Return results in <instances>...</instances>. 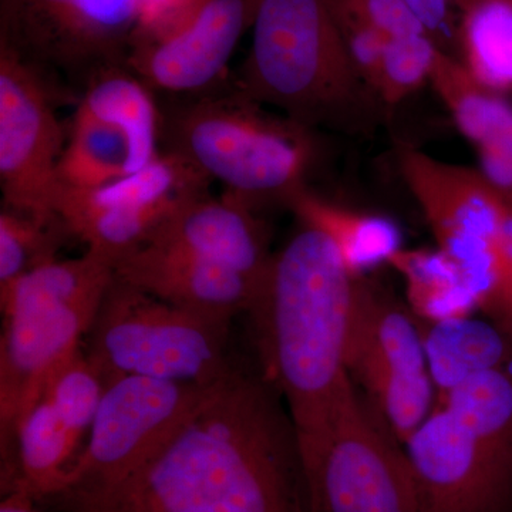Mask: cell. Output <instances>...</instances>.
<instances>
[{
    "label": "cell",
    "instance_id": "4316f807",
    "mask_svg": "<svg viewBox=\"0 0 512 512\" xmlns=\"http://www.w3.org/2000/svg\"><path fill=\"white\" fill-rule=\"evenodd\" d=\"M70 231L62 220L40 221L3 208L0 212V289L56 261Z\"/></svg>",
    "mask_w": 512,
    "mask_h": 512
},
{
    "label": "cell",
    "instance_id": "6da1fadb",
    "mask_svg": "<svg viewBox=\"0 0 512 512\" xmlns=\"http://www.w3.org/2000/svg\"><path fill=\"white\" fill-rule=\"evenodd\" d=\"M264 376L235 365L143 466L64 494L70 512H308L291 414Z\"/></svg>",
    "mask_w": 512,
    "mask_h": 512
},
{
    "label": "cell",
    "instance_id": "277c9868",
    "mask_svg": "<svg viewBox=\"0 0 512 512\" xmlns=\"http://www.w3.org/2000/svg\"><path fill=\"white\" fill-rule=\"evenodd\" d=\"M161 141L255 210L266 201L288 204L306 188L315 160L308 126L271 116L237 89L181 97L161 109Z\"/></svg>",
    "mask_w": 512,
    "mask_h": 512
},
{
    "label": "cell",
    "instance_id": "7402d4cb",
    "mask_svg": "<svg viewBox=\"0 0 512 512\" xmlns=\"http://www.w3.org/2000/svg\"><path fill=\"white\" fill-rule=\"evenodd\" d=\"M430 84L477 154L512 147V104L476 82L460 60L441 50Z\"/></svg>",
    "mask_w": 512,
    "mask_h": 512
},
{
    "label": "cell",
    "instance_id": "f1b7e54d",
    "mask_svg": "<svg viewBox=\"0 0 512 512\" xmlns=\"http://www.w3.org/2000/svg\"><path fill=\"white\" fill-rule=\"evenodd\" d=\"M441 52L429 33L387 40L373 93L386 106H397L430 83Z\"/></svg>",
    "mask_w": 512,
    "mask_h": 512
},
{
    "label": "cell",
    "instance_id": "4dcf8cb0",
    "mask_svg": "<svg viewBox=\"0 0 512 512\" xmlns=\"http://www.w3.org/2000/svg\"><path fill=\"white\" fill-rule=\"evenodd\" d=\"M335 2L355 13L389 39L429 33L404 0H335Z\"/></svg>",
    "mask_w": 512,
    "mask_h": 512
},
{
    "label": "cell",
    "instance_id": "7c38bea8",
    "mask_svg": "<svg viewBox=\"0 0 512 512\" xmlns=\"http://www.w3.org/2000/svg\"><path fill=\"white\" fill-rule=\"evenodd\" d=\"M103 296L37 306L3 318L0 338V444L2 474L13 460L15 430L40 399L49 376L82 348Z\"/></svg>",
    "mask_w": 512,
    "mask_h": 512
},
{
    "label": "cell",
    "instance_id": "9c48e42d",
    "mask_svg": "<svg viewBox=\"0 0 512 512\" xmlns=\"http://www.w3.org/2000/svg\"><path fill=\"white\" fill-rule=\"evenodd\" d=\"M146 0H0V43L37 69L83 74L126 64Z\"/></svg>",
    "mask_w": 512,
    "mask_h": 512
},
{
    "label": "cell",
    "instance_id": "484cf974",
    "mask_svg": "<svg viewBox=\"0 0 512 512\" xmlns=\"http://www.w3.org/2000/svg\"><path fill=\"white\" fill-rule=\"evenodd\" d=\"M127 174L128 144L124 134L76 110L59 163L62 187L90 190Z\"/></svg>",
    "mask_w": 512,
    "mask_h": 512
},
{
    "label": "cell",
    "instance_id": "ffe728a7",
    "mask_svg": "<svg viewBox=\"0 0 512 512\" xmlns=\"http://www.w3.org/2000/svg\"><path fill=\"white\" fill-rule=\"evenodd\" d=\"M80 440L67 429L45 397L20 419L10 470L2 476L3 495L25 491L47 501L62 490Z\"/></svg>",
    "mask_w": 512,
    "mask_h": 512
},
{
    "label": "cell",
    "instance_id": "3957f363",
    "mask_svg": "<svg viewBox=\"0 0 512 512\" xmlns=\"http://www.w3.org/2000/svg\"><path fill=\"white\" fill-rule=\"evenodd\" d=\"M404 448L420 512H512V370L458 384Z\"/></svg>",
    "mask_w": 512,
    "mask_h": 512
},
{
    "label": "cell",
    "instance_id": "83f0119b",
    "mask_svg": "<svg viewBox=\"0 0 512 512\" xmlns=\"http://www.w3.org/2000/svg\"><path fill=\"white\" fill-rule=\"evenodd\" d=\"M107 383L86 350L79 348L53 370L42 397L52 404L67 429L82 441L84 433L92 429Z\"/></svg>",
    "mask_w": 512,
    "mask_h": 512
},
{
    "label": "cell",
    "instance_id": "ba28073f",
    "mask_svg": "<svg viewBox=\"0 0 512 512\" xmlns=\"http://www.w3.org/2000/svg\"><path fill=\"white\" fill-rule=\"evenodd\" d=\"M211 386L144 376L110 380L89 440L55 497L119 484L173 436Z\"/></svg>",
    "mask_w": 512,
    "mask_h": 512
},
{
    "label": "cell",
    "instance_id": "5bb4252c",
    "mask_svg": "<svg viewBox=\"0 0 512 512\" xmlns=\"http://www.w3.org/2000/svg\"><path fill=\"white\" fill-rule=\"evenodd\" d=\"M146 245L187 252L255 282L272 258L268 232L255 208L227 192L187 198L154 229Z\"/></svg>",
    "mask_w": 512,
    "mask_h": 512
},
{
    "label": "cell",
    "instance_id": "5b68a950",
    "mask_svg": "<svg viewBox=\"0 0 512 512\" xmlns=\"http://www.w3.org/2000/svg\"><path fill=\"white\" fill-rule=\"evenodd\" d=\"M360 87L332 0H258L242 96L309 127L346 109Z\"/></svg>",
    "mask_w": 512,
    "mask_h": 512
},
{
    "label": "cell",
    "instance_id": "30bf717a",
    "mask_svg": "<svg viewBox=\"0 0 512 512\" xmlns=\"http://www.w3.org/2000/svg\"><path fill=\"white\" fill-rule=\"evenodd\" d=\"M64 131L40 69L0 43V188L3 208L59 220Z\"/></svg>",
    "mask_w": 512,
    "mask_h": 512
},
{
    "label": "cell",
    "instance_id": "4fadbf2b",
    "mask_svg": "<svg viewBox=\"0 0 512 512\" xmlns=\"http://www.w3.org/2000/svg\"><path fill=\"white\" fill-rule=\"evenodd\" d=\"M399 164L436 247L454 264L466 265L500 244L508 205L480 171L409 146L400 148Z\"/></svg>",
    "mask_w": 512,
    "mask_h": 512
},
{
    "label": "cell",
    "instance_id": "f546056e",
    "mask_svg": "<svg viewBox=\"0 0 512 512\" xmlns=\"http://www.w3.org/2000/svg\"><path fill=\"white\" fill-rule=\"evenodd\" d=\"M336 20L357 76L367 89H375L384 47L389 37L332 0Z\"/></svg>",
    "mask_w": 512,
    "mask_h": 512
},
{
    "label": "cell",
    "instance_id": "1f68e13d",
    "mask_svg": "<svg viewBox=\"0 0 512 512\" xmlns=\"http://www.w3.org/2000/svg\"><path fill=\"white\" fill-rule=\"evenodd\" d=\"M404 3L413 10L414 15L421 20L424 28L440 46V39H446L451 29L453 0H404Z\"/></svg>",
    "mask_w": 512,
    "mask_h": 512
},
{
    "label": "cell",
    "instance_id": "ac0fdd59",
    "mask_svg": "<svg viewBox=\"0 0 512 512\" xmlns=\"http://www.w3.org/2000/svg\"><path fill=\"white\" fill-rule=\"evenodd\" d=\"M77 110L116 127L128 144V174L160 156L161 109L154 92L126 64L104 67L87 79Z\"/></svg>",
    "mask_w": 512,
    "mask_h": 512
},
{
    "label": "cell",
    "instance_id": "52a82bcc",
    "mask_svg": "<svg viewBox=\"0 0 512 512\" xmlns=\"http://www.w3.org/2000/svg\"><path fill=\"white\" fill-rule=\"evenodd\" d=\"M299 454L308 512H420L406 448L353 382L328 427Z\"/></svg>",
    "mask_w": 512,
    "mask_h": 512
},
{
    "label": "cell",
    "instance_id": "603a6c76",
    "mask_svg": "<svg viewBox=\"0 0 512 512\" xmlns=\"http://www.w3.org/2000/svg\"><path fill=\"white\" fill-rule=\"evenodd\" d=\"M406 285L414 318L429 323L470 318L476 298L458 266L439 248H402L389 261Z\"/></svg>",
    "mask_w": 512,
    "mask_h": 512
},
{
    "label": "cell",
    "instance_id": "d4e9b609",
    "mask_svg": "<svg viewBox=\"0 0 512 512\" xmlns=\"http://www.w3.org/2000/svg\"><path fill=\"white\" fill-rule=\"evenodd\" d=\"M461 64L491 92L512 94V0H477L463 10Z\"/></svg>",
    "mask_w": 512,
    "mask_h": 512
},
{
    "label": "cell",
    "instance_id": "44dd1931",
    "mask_svg": "<svg viewBox=\"0 0 512 512\" xmlns=\"http://www.w3.org/2000/svg\"><path fill=\"white\" fill-rule=\"evenodd\" d=\"M437 402L468 377L512 370V339L490 320L470 318L429 323L417 319Z\"/></svg>",
    "mask_w": 512,
    "mask_h": 512
},
{
    "label": "cell",
    "instance_id": "7a4b0ae2",
    "mask_svg": "<svg viewBox=\"0 0 512 512\" xmlns=\"http://www.w3.org/2000/svg\"><path fill=\"white\" fill-rule=\"evenodd\" d=\"M357 278L322 232L302 228L272 254L247 315L259 369L286 404L298 444L328 427L348 389Z\"/></svg>",
    "mask_w": 512,
    "mask_h": 512
},
{
    "label": "cell",
    "instance_id": "2e32d148",
    "mask_svg": "<svg viewBox=\"0 0 512 512\" xmlns=\"http://www.w3.org/2000/svg\"><path fill=\"white\" fill-rule=\"evenodd\" d=\"M346 369L348 375L360 370L430 375L419 323L409 306L366 276L357 278Z\"/></svg>",
    "mask_w": 512,
    "mask_h": 512
},
{
    "label": "cell",
    "instance_id": "8992f818",
    "mask_svg": "<svg viewBox=\"0 0 512 512\" xmlns=\"http://www.w3.org/2000/svg\"><path fill=\"white\" fill-rule=\"evenodd\" d=\"M231 323L177 308L114 276L84 350L107 382L144 376L211 386L235 366Z\"/></svg>",
    "mask_w": 512,
    "mask_h": 512
},
{
    "label": "cell",
    "instance_id": "cb8c5ba5",
    "mask_svg": "<svg viewBox=\"0 0 512 512\" xmlns=\"http://www.w3.org/2000/svg\"><path fill=\"white\" fill-rule=\"evenodd\" d=\"M113 278V264L96 252L86 251L67 261L56 259L0 289L2 315L104 295Z\"/></svg>",
    "mask_w": 512,
    "mask_h": 512
},
{
    "label": "cell",
    "instance_id": "8fae6325",
    "mask_svg": "<svg viewBox=\"0 0 512 512\" xmlns=\"http://www.w3.org/2000/svg\"><path fill=\"white\" fill-rule=\"evenodd\" d=\"M258 0H192L177 15L138 30L126 66L153 92L210 93L227 70Z\"/></svg>",
    "mask_w": 512,
    "mask_h": 512
},
{
    "label": "cell",
    "instance_id": "836d02e7",
    "mask_svg": "<svg viewBox=\"0 0 512 512\" xmlns=\"http://www.w3.org/2000/svg\"><path fill=\"white\" fill-rule=\"evenodd\" d=\"M504 244H505V251H507L508 259H510L511 268H512V207H511V205H508L507 215H505Z\"/></svg>",
    "mask_w": 512,
    "mask_h": 512
},
{
    "label": "cell",
    "instance_id": "9a60e30c",
    "mask_svg": "<svg viewBox=\"0 0 512 512\" xmlns=\"http://www.w3.org/2000/svg\"><path fill=\"white\" fill-rule=\"evenodd\" d=\"M114 276L177 308L228 322L247 313L258 285L227 266L154 245L119 259Z\"/></svg>",
    "mask_w": 512,
    "mask_h": 512
},
{
    "label": "cell",
    "instance_id": "d6986e66",
    "mask_svg": "<svg viewBox=\"0 0 512 512\" xmlns=\"http://www.w3.org/2000/svg\"><path fill=\"white\" fill-rule=\"evenodd\" d=\"M302 224L316 228L332 242L340 261L359 278L387 264L403 248L399 225L383 215L356 211L319 197L308 188L288 201Z\"/></svg>",
    "mask_w": 512,
    "mask_h": 512
},
{
    "label": "cell",
    "instance_id": "e0dca14e",
    "mask_svg": "<svg viewBox=\"0 0 512 512\" xmlns=\"http://www.w3.org/2000/svg\"><path fill=\"white\" fill-rule=\"evenodd\" d=\"M211 180L190 161L165 151L141 170L90 190L60 188L56 214L64 222L109 208H157L175 205L192 195L207 192Z\"/></svg>",
    "mask_w": 512,
    "mask_h": 512
},
{
    "label": "cell",
    "instance_id": "d6a6232c",
    "mask_svg": "<svg viewBox=\"0 0 512 512\" xmlns=\"http://www.w3.org/2000/svg\"><path fill=\"white\" fill-rule=\"evenodd\" d=\"M37 501L25 491H12L5 494L0 503V512H40L36 510Z\"/></svg>",
    "mask_w": 512,
    "mask_h": 512
}]
</instances>
